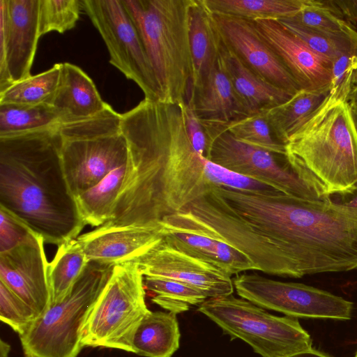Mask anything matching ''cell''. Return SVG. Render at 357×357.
Masks as SVG:
<instances>
[{
  "label": "cell",
  "mask_w": 357,
  "mask_h": 357,
  "mask_svg": "<svg viewBox=\"0 0 357 357\" xmlns=\"http://www.w3.org/2000/svg\"><path fill=\"white\" fill-rule=\"evenodd\" d=\"M185 103L144 98L121 114L128 159L105 224L159 226L165 217L183 211L213 188L206 173L208 159L196 152L187 133Z\"/></svg>",
  "instance_id": "1"
},
{
  "label": "cell",
  "mask_w": 357,
  "mask_h": 357,
  "mask_svg": "<svg viewBox=\"0 0 357 357\" xmlns=\"http://www.w3.org/2000/svg\"><path fill=\"white\" fill-rule=\"evenodd\" d=\"M212 201L274 245L285 277L357 269V208L221 188Z\"/></svg>",
  "instance_id": "2"
},
{
  "label": "cell",
  "mask_w": 357,
  "mask_h": 357,
  "mask_svg": "<svg viewBox=\"0 0 357 357\" xmlns=\"http://www.w3.org/2000/svg\"><path fill=\"white\" fill-rule=\"evenodd\" d=\"M59 127L0 137V207L58 246L86 225L64 174Z\"/></svg>",
  "instance_id": "3"
},
{
  "label": "cell",
  "mask_w": 357,
  "mask_h": 357,
  "mask_svg": "<svg viewBox=\"0 0 357 357\" xmlns=\"http://www.w3.org/2000/svg\"><path fill=\"white\" fill-rule=\"evenodd\" d=\"M355 84L347 80L333 88L285 144L286 156L310 172L328 195L357 182V134L347 100Z\"/></svg>",
  "instance_id": "4"
},
{
  "label": "cell",
  "mask_w": 357,
  "mask_h": 357,
  "mask_svg": "<svg viewBox=\"0 0 357 357\" xmlns=\"http://www.w3.org/2000/svg\"><path fill=\"white\" fill-rule=\"evenodd\" d=\"M192 0H122L153 68L160 100L187 102L192 63L189 15Z\"/></svg>",
  "instance_id": "5"
},
{
  "label": "cell",
  "mask_w": 357,
  "mask_h": 357,
  "mask_svg": "<svg viewBox=\"0 0 357 357\" xmlns=\"http://www.w3.org/2000/svg\"><path fill=\"white\" fill-rule=\"evenodd\" d=\"M59 130L63 168L75 197L128 162L121 114L109 105L94 116L60 124Z\"/></svg>",
  "instance_id": "6"
},
{
  "label": "cell",
  "mask_w": 357,
  "mask_h": 357,
  "mask_svg": "<svg viewBox=\"0 0 357 357\" xmlns=\"http://www.w3.org/2000/svg\"><path fill=\"white\" fill-rule=\"evenodd\" d=\"M114 266L89 262L66 298L40 315L20 335L26 357H77L82 328Z\"/></svg>",
  "instance_id": "7"
},
{
  "label": "cell",
  "mask_w": 357,
  "mask_h": 357,
  "mask_svg": "<svg viewBox=\"0 0 357 357\" xmlns=\"http://www.w3.org/2000/svg\"><path fill=\"white\" fill-rule=\"evenodd\" d=\"M208 142L206 158L280 192L310 200H326L324 185L306 168L289 159L243 143L220 123H202Z\"/></svg>",
  "instance_id": "8"
},
{
  "label": "cell",
  "mask_w": 357,
  "mask_h": 357,
  "mask_svg": "<svg viewBox=\"0 0 357 357\" xmlns=\"http://www.w3.org/2000/svg\"><path fill=\"white\" fill-rule=\"evenodd\" d=\"M198 311L262 357H287L312 348L311 336L297 318L273 315L232 294L206 299Z\"/></svg>",
  "instance_id": "9"
},
{
  "label": "cell",
  "mask_w": 357,
  "mask_h": 357,
  "mask_svg": "<svg viewBox=\"0 0 357 357\" xmlns=\"http://www.w3.org/2000/svg\"><path fill=\"white\" fill-rule=\"evenodd\" d=\"M145 296L144 276L136 261L114 266L84 324L82 347L132 352L134 333L150 312Z\"/></svg>",
  "instance_id": "10"
},
{
  "label": "cell",
  "mask_w": 357,
  "mask_h": 357,
  "mask_svg": "<svg viewBox=\"0 0 357 357\" xmlns=\"http://www.w3.org/2000/svg\"><path fill=\"white\" fill-rule=\"evenodd\" d=\"M80 3L105 43L109 63L138 85L144 98L160 101L153 68L122 0H80Z\"/></svg>",
  "instance_id": "11"
},
{
  "label": "cell",
  "mask_w": 357,
  "mask_h": 357,
  "mask_svg": "<svg viewBox=\"0 0 357 357\" xmlns=\"http://www.w3.org/2000/svg\"><path fill=\"white\" fill-rule=\"evenodd\" d=\"M237 294L253 304L304 319L349 320L354 303L328 291L301 283L282 282L257 273L233 279Z\"/></svg>",
  "instance_id": "12"
},
{
  "label": "cell",
  "mask_w": 357,
  "mask_h": 357,
  "mask_svg": "<svg viewBox=\"0 0 357 357\" xmlns=\"http://www.w3.org/2000/svg\"><path fill=\"white\" fill-rule=\"evenodd\" d=\"M38 8L39 0H0V91L31 75Z\"/></svg>",
  "instance_id": "13"
},
{
  "label": "cell",
  "mask_w": 357,
  "mask_h": 357,
  "mask_svg": "<svg viewBox=\"0 0 357 357\" xmlns=\"http://www.w3.org/2000/svg\"><path fill=\"white\" fill-rule=\"evenodd\" d=\"M159 225L167 243L218 266L231 276L258 271L244 252L187 210L165 217Z\"/></svg>",
  "instance_id": "14"
},
{
  "label": "cell",
  "mask_w": 357,
  "mask_h": 357,
  "mask_svg": "<svg viewBox=\"0 0 357 357\" xmlns=\"http://www.w3.org/2000/svg\"><path fill=\"white\" fill-rule=\"evenodd\" d=\"M144 277H160L189 284L207 298L231 295V276L218 266L188 254L162 239L135 260Z\"/></svg>",
  "instance_id": "15"
},
{
  "label": "cell",
  "mask_w": 357,
  "mask_h": 357,
  "mask_svg": "<svg viewBox=\"0 0 357 357\" xmlns=\"http://www.w3.org/2000/svg\"><path fill=\"white\" fill-rule=\"evenodd\" d=\"M212 14L222 45L247 68L293 96L301 91L252 21Z\"/></svg>",
  "instance_id": "16"
},
{
  "label": "cell",
  "mask_w": 357,
  "mask_h": 357,
  "mask_svg": "<svg viewBox=\"0 0 357 357\" xmlns=\"http://www.w3.org/2000/svg\"><path fill=\"white\" fill-rule=\"evenodd\" d=\"M252 22L301 91H331V61L314 52L280 21L258 20Z\"/></svg>",
  "instance_id": "17"
},
{
  "label": "cell",
  "mask_w": 357,
  "mask_h": 357,
  "mask_svg": "<svg viewBox=\"0 0 357 357\" xmlns=\"http://www.w3.org/2000/svg\"><path fill=\"white\" fill-rule=\"evenodd\" d=\"M45 243L43 238L34 233L13 250L0 253V281L25 301L38 317L50 306Z\"/></svg>",
  "instance_id": "18"
},
{
  "label": "cell",
  "mask_w": 357,
  "mask_h": 357,
  "mask_svg": "<svg viewBox=\"0 0 357 357\" xmlns=\"http://www.w3.org/2000/svg\"><path fill=\"white\" fill-rule=\"evenodd\" d=\"M162 238L160 226L105 224L76 240L89 262L114 266L135 261Z\"/></svg>",
  "instance_id": "19"
},
{
  "label": "cell",
  "mask_w": 357,
  "mask_h": 357,
  "mask_svg": "<svg viewBox=\"0 0 357 357\" xmlns=\"http://www.w3.org/2000/svg\"><path fill=\"white\" fill-rule=\"evenodd\" d=\"M187 102L204 123L227 124L250 115L236 93L220 55L199 84L190 89Z\"/></svg>",
  "instance_id": "20"
},
{
  "label": "cell",
  "mask_w": 357,
  "mask_h": 357,
  "mask_svg": "<svg viewBox=\"0 0 357 357\" xmlns=\"http://www.w3.org/2000/svg\"><path fill=\"white\" fill-rule=\"evenodd\" d=\"M108 105L86 73L74 64L62 63L60 84L52 106L63 123L94 116Z\"/></svg>",
  "instance_id": "21"
},
{
  "label": "cell",
  "mask_w": 357,
  "mask_h": 357,
  "mask_svg": "<svg viewBox=\"0 0 357 357\" xmlns=\"http://www.w3.org/2000/svg\"><path fill=\"white\" fill-rule=\"evenodd\" d=\"M220 57L236 93L250 114L270 109L293 96L247 68L222 42Z\"/></svg>",
  "instance_id": "22"
},
{
  "label": "cell",
  "mask_w": 357,
  "mask_h": 357,
  "mask_svg": "<svg viewBox=\"0 0 357 357\" xmlns=\"http://www.w3.org/2000/svg\"><path fill=\"white\" fill-rule=\"evenodd\" d=\"M189 42L192 63L190 89L197 86L218 62L221 40L212 13L204 0H192L189 15Z\"/></svg>",
  "instance_id": "23"
},
{
  "label": "cell",
  "mask_w": 357,
  "mask_h": 357,
  "mask_svg": "<svg viewBox=\"0 0 357 357\" xmlns=\"http://www.w3.org/2000/svg\"><path fill=\"white\" fill-rule=\"evenodd\" d=\"M180 337L176 314L150 311L134 333L132 353L146 357H172L179 347Z\"/></svg>",
  "instance_id": "24"
},
{
  "label": "cell",
  "mask_w": 357,
  "mask_h": 357,
  "mask_svg": "<svg viewBox=\"0 0 357 357\" xmlns=\"http://www.w3.org/2000/svg\"><path fill=\"white\" fill-rule=\"evenodd\" d=\"M126 169L127 163L117 167L98 183L75 197L86 225L98 227L109 221Z\"/></svg>",
  "instance_id": "25"
},
{
  "label": "cell",
  "mask_w": 357,
  "mask_h": 357,
  "mask_svg": "<svg viewBox=\"0 0 357 357\" xmlns=\"http://www.w3.org/2000/svg\"><path fill=\"white\" fill-rule=\"evenodd\" d=\"M213 14L250 21L280 20L292 17L311 0H204Z\"/></svg>",
  "instance_id": "26"
},
{
  "label": "cell",
  "mask_w": 357,
  "mask_h": 357,
  "mask_svg": "<svg viewBox=\"0 0 357 357\" xmlns=\"http://www.w3.org/2000/svg\"><path fill=\"white\" fill-rule=\"evenodd\" d=\"M89 263L76 238L58 246L53 259L48 265L50 305L66 298Z\"/></svg>",
  "instance_id": "27"
},
{
  "label": "cell",
  "mask_w": 357,
  "mask_h": 357,
  "mask_svg": "<svg viewBox=\"0 0 357 357\" xmlns=\"http://www.w3.org/2000/svg\"><path fill=\"white\" fill-rule=\"evenodd\" d=\"M328 93L300 91L287 102L265 111L277 138L285 145Z\"/></svg>",
  "instance_id": "28"
},
{
  "label": "cell",
  "mask_w": 357,
  "mask_h": 357,
  "mask_svg": "<svg viewBox=\"0 0 357 357\" xmlns=\"http://www.w3.org/2000/svg\"><path fill=\"white\" fill-rule=\"evenodd\" d=\"M63 123L50 105L0 104V137H8Z\"/></svg>",
  "instance_id": "29"
},
{
  "label": "cell",
  "mask_w": 357,
  "mask_h": 357,
  "mask_svg": "<svg viewBox=\"0 0 357 357\" xmlns=\"http://www.w3.org/2000/svg\"><path fill=\"white\" fill-rule=\"evenodd\" d=\"M62 63H55L49 70L13 83L0 91V104L52 105L59 88Z\"/></svg>",
  "instance_id": "30"
},
{
  "label": "cell",
  "mask_w": 357,
  "mask_h": 357,
  "mask_svg": "<svg viewBox=\"0 0 357 357\" xmlns=\"http://www.w3.org/2000/svg\"><path fill=\"white\" fill-rule=\"evenodd\" d=\"M144 284L145 289L155 294L151 299L154 303L176 314L201 305L207 299L200 290L169 278L145 276Z\"/></svg>",
  "instance_id": "31"
},
{
  "label": "cell",
  "mask_w": 357,
  "mask_h": 357,
  "mask_svg": "<svg viewBox=\"0 0 357 357\" xmlns=\"http://www.w3.org/2000/svg\"><path fill=\"white\" fill-rule=\"evenodd\" d=\"M280 21L317 54L332 62L357 49V31L332 33L314 30L286 20Z\"/></svg>",
  "instance_id": "32"
},
{
  "label": "cell",
  "mask_w": 357,
  "mask_h": 357,
  "mask_svg": "<svg viewBox=\"0 0 357 357\" xmlns=\"http://www.w3.org/2000/svg\"><path fill=\"white\" fill-rule=\"evenodd\" d=\"M222 125L235 139L243 143L275 154L286 155L285 145L273 132L265 111Z\"/></svg>",
  "instance_id": "33"
},
{
  "label": "cell",
  "mask_w": 357,
  "mask_h": 357,
  "mask_svg": "<svg viewBox=\"0 0 357 357\" xmlns=\"http://www.w3.org/2000/svg\"><path fill=\"white\" fill-rule=\"evenodd\" d=\"M82 10L80 0H39V31L60 33L73 29Z\"/></svg>",
  "instance_id": "34"
},
{
  "label": "cell",
  "mask_w": 357,
  "mask_h": 357,
  "mask_svg": "<svg viewBox=\"0 0 357 357\" xmlns=\"http://www.w3.org/2000/svg\"><path fill=\"white\" fill-rule=\"evenodd\" d=\"M282 20L327 33H344L355 31L345 22L336 17L321 0H311L308 5L296 14Z\"/></svg>",
  "instance_id": "35"
},
{
  "label": "cell",
  "mask_w": 357,
  "mask_h": 357,
  "mask_svg": "<svg viewBox=\"0 0 357 357\" xmlns=\"http://www.w3.org/2000/svg\"><path fill=\"white\" fill-rule=\"evenodd\" d=\"M32 308L0 281V319L19 336L24 334L37 319Z\"/></svg>",
  "instance_id": "36"
},
{
  "label": "cell",
  "mask_w": 357,
  "mask_h": 357,
  "mask_svg": "<svg viewBox=\"0 0 357 357\" xmlns=\"http://www.w3.org/2000/svg\"><path fill=\"white\" fill-rule=\"evenodd\" d=\"M34 233L24 222L0 207V253L13 250L29 240Z\"/></svg>",
  "instance_id": "37"
},
{
  "label": "cell",
  "mask_w": 357,
  "mask_h": 357,
  "mask_svg": "<svg viewBox=\"0 0 357 357\" xmlns=\"http://www.w3.org/2000/svg\"><path fill=\"white\" fill-rule=\"evenodd\" d=\"M183 112L190 141L196 152L206 158L208 142L204 128L190 102H187L183 105Z\"/></svg>",
  "instance_id": "38"
},
{
  "label": "cell",
  "mask_w": 357,
  "mask_h": 357,
  "mask_svg": "<svg viewBox=\"0 0 357 357\" xmlns=\"http://www.w3.org/2000/svg\"><path fill=\"white\" fill-rule=\"evenodd\" d=\"M323 2L336 17L357 31V0H328Z\"/></svg>",
  "instance_id": "39"
},
{
  "label": "cell",
  "mask_w": 357,
  "mask_h": 357,
  "mask_svg": "<svg viewBox=\"0 0 357 357\" xmlns=\"http://www.w3.org/2000/svg\"><path fill=\"white\" fill-rule=\"evenodd\" d=\"M328 200L340 206L357 208V182L348 189L329 194Z\"/></svg>",
  "instance_id": "40"
},
{
  "label": "cell",
  "mask_w": 357,
  "mask_h": 357,
  "mask_svg": "<svg viewBox=\"0 0 357 357\" xmlns=\"http://www.w3.org/2000/svg\"><path fill=\"white\" fill-rule=\"evenodd\" d=\"M287 357H333V356H330L329 354H328L325 352L317 350L314 348H311L307 350H305L303 351L296 353V354L289 356Z\"/></svg>",
  "instance_id": "41"
},
{
  "label": "cell",
  "mask_w": 357,
  "mask_h": 357,
  "mask_svg": "<svg viewBox=\"0 0 357 357\" xmlns=\"http://www.w3.org/2000/svg\"><path fill=\"white\" fill-rule=\"evenodd\" d=\"M347 100L349 106L357 107V84L351 89L348 95Z\"/></svg>",
  "instance_id": "42"
},
{
  "label": "cell",
  "mask_w": 357,
  "mask_h": 357,
  "mask_svg": "<svg viewBox=\"0 0 357 357\" xmlns=\"http://www.w3.org/2000/svg\"><path fill=\"white\" fill-rule=\"evenodd\" d=\"M10 345L3 340H0V357H8Z\"/></svg>",
  "instance_id": "43"
},
{
  "label": "cell",
  "mask_w": 357,
  "mask_h": 357,
  "mask_svg": "<svg viewBox=\"0 0 357 357\" xmlns=\"http://www.w3.org/2000/svg\"><path fill=\"white\" fill-rule=\"evenodd\" d=\"M349 107H350L351 114L356 134H357V107H351V106H349Z\"/></svg>",
  "instance_id": "44"
},
{
  "label": "cell",
  "mask_w": 357,
  "mask_h": 357,
  "mask_svg": "<svg viewBox=\"0 0 357 357\" xmlns=\"http://www.w3.org/2000/svg\"><path fill=\"white\" fill-rule=\"evenodd\" d=\"M354 357H357V351H356V354Z\"/></svg>",
  "instance_id": "45"
}]
</instances>
